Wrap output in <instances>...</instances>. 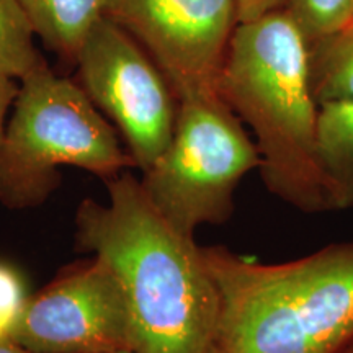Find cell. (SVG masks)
<instances>
[{
    "mask_svg": "<svg viewBox=\"0 0 353 353\" xmlns=\"http://www.w3.org/2000/svg\"><path fill=\"white\" fill-rule=\"evenodd\" d=\"M108 201L79 205L76 244L114 273L138 353H213L219 293L203 247L154 208L134 175L107 180Z\"/></svg>",
    "mask_w": 353,
    "mask_h": 353,
    "instance_id": "obj_1",
    "label": "cell"
},
{
    "mask_svg": "<svg viewBox=\"0 0 353 353\" xmlns=\"http://www.w3.org/2000/svg\"><path fill=\"white\" fill-rule=\"evenodd\" d=\"M219 293L213 353H342L353 343V242L283 263L203 247Z\"/></svg>",
    "mask_w": 353,
    "mask_h": 353,
    "instance_id": "obj_2",
    "label": "cell"
},
{
    "mask_svg": "<svg viewBox=\"0 0 353 353\" xmlns=\"http://www.w3.org/2000/svg\"><path fill=\"white\" fill-rule=\"evenodd\" d=\"M218 92L254 132L265 187L303 213H329L307 43L285 8L236 26Z\"/></svg>",
    "mask_w": 353,
    "mask_h": 353,
    "instance_id": "obj_3",
    "label": "cell"
},
{
    "mask_svg": "<svg viewBox=\"0 0 353 353\" xmlns=\"http://www.w3.org/2000/svg\"><path fill=\"white\" fill-rule=\"evenodd\" d=\"M132 165L81 85L46 64L21 79L0 145V205H43L59 188V167H77L107 182Z\"/></svg>",
    "mask_w": 353,
    "mask_h": 353,
    "instance_id": "obj_4",
    "label": "cell"
},
{
    "mask_svg": "<svg viewBox=\"0 0 353 353\" xmlns=\"http://www.w3.org/2000/svg\"><path fill=\"white\" fill-rule=\"evenodd\" d=\"M260 169L257 144L218 90L179 99L170 144L143 172L141 187L154 208L185 236L232 216L241 180Z\"/></svg>",
    "mask_w": 353,
    "mask_h": 353,
    "instance_id": "obj_5",
    "label": "cell"
},
{
    "mask_svg": "<svg viewBox=\"0 0 353 353\" xmlns=\"http://www.w3.org/2000/svg\"><path fill=\"white\" fill-rule=\"evenodd\" d=\"M76 65L81 87L120 130L136 167H152L170 144L179 110L161 68L105 15L88 32Z\"/></svg>",
    "mask_w": 353,
    "mask_h": 353,
    "instance_id": "obj_6",
    "label": "cell"
},
{
    "mask_svg": "<svg viewBox=\"0 0 353 353\" xmlns=\"http://www.w3.org/2000/svg\"><path fill=\"white\" fill-rule=\"evenodd\" d=\"M105 17L148 51L176 99L218 90L236 0H108Z\"/></svg>",
    "mask_w": 353,
    "mask_h": 353,
    "instance_id": "obj_7",
    "label": "cell"
},
{
    "mask_svg": "<svg viewBox=\"0 0 353 353\" xmlns=\"http://www.w3.org/2000/svg\"><path fill=\"white\" fill-rule=\"evenodd\" d=\"M12 341L38 353H112L131 348L121 286L100 259L70 267L30 296Z\"/></svg>",
    "mask_w": 353,
    "mask_h": 353,
    "instance_id": "obj_8",
    "label": "cell"
},
{
    "mask_svg": "<svg viewBox=\"0 0 353 353\" xmlns=\"http://www.w3.org/2000/svg\"><path fill=\"white\" fill-rule=\"evenodd\" d=\"M316 148L330 211L353 208V100L319 105Z\"/></svg>",
    "mask_w": 353,
    "mask_h": 353,
    "instance_id": "obj_9",
    "label": "cell"
},
{
    "mask_svg": "<svg viewBox=\"0 0 353 353\" xmlns=\"http://www.w3.org/2000/svg\"><path fill=\"white\" fill-rule=\"evenodd\" d=\"M37 37L61 59L76 64L88 32L105 15L108 0H20Z\"/></svg>",
    "mask_w": 353,
    "mask_h": 353,
    "instance_id": "obj_10",
    "label": "cell"
},
{
    "mask_svg": "<svg viewBox=\"0 0 353 353\" xmlns=\"http://www.w3.org/2000/svg\"><path fill=\"white\" fill-rule=\"evenodd\" d=\"M309 77L317 105L353 100V20L307 44Z\"/></svg>",
    "mask_w": 353,
    "mask_h": 353,
    "instance_id": "obj_11",
    "label": "cell"
},
{
    "mask_svg": "<svg viewBox=\"0 0 353 353\" xmlns=\"http://www.w3.org/2000/svg\"><path fill=\"white\" fill-rule=\"evenodd\" d=\"M34 28L20 0H0V76L21 79L41 68Z\"/></svg>",
    "mask_w": 353,
    "mask_h": 353,
    "instance_id": "obj_12",
    "label": "cell"
},
{
    "mask_svg": "<svg viewBox=\"0 0 353 353\" xmlns=\"http://www.w3.org/2000/svg\"><path fill=\"white\" fill-rule=\"evenodd\" d=\"M285 10L309 44L350 23L353 0H288Z\"/></svg>",
    "mask_w": 353,
    "mask_h": 353,
    "instance_id": "obj_13",
    "label": "cell"
},
{
    "mask_svg": "<svg viewBox=\"0 0 353 353\" xmlns=\"http://www.w3.org/2000/svg\"><path fill=\"white\" fill-rule=\"evenodd\" d=\"M28 299L30 294L20 272L0 262V341H12Z\"/></svg>",
    "mask_w": 353,
    "mask_h": 353,
    "instance_id": "obj_14",
    "label": "cell"
},
{
    "mask_svg": "<svg viewBox=\"0 0 353 353\" xmlns=\"http://www.w3.org/2000/svg\"><path fill=\"white\" fill-rule=\"evenodd\" d=\"M286 3L288 0H236L237 21L247 23V21L262 19L272 12L283 10Z\"/></svg>",
    "mask_w": 353,
    "mask_h": 353,
    "instance_id": "obj_15",
    "label": "cell"
},
{
    "mask_svg": "<svg viewBox=\"0 0 353 353\" xmlns=\"http://www.w3.org/2000/svg\"><path fill=\"white\" fill-rule=\"evenodd\" d=\"M17 92H19V85H17L15 79L0 76V145H2L3 132H6L7 114L12 110Z\"/></svg>",
    "mask_w": 353,
    "mask_h": 353,
    "instance_id": "obj_16",
    "label": "cell"
},
{
    "mask_svg": "<svg viewBox=\"0 0 353 353\" xmlns=\"http://www.w3.org/2000/svg\"><path fill=\"white\" fill-rule=\"evenodd\" d=\"M0 353H38L13 341H0Z\"/></svg>",
    "mask_w": 353,
    "mask_h": 353,
    "instance_id": "obj_17",
    "label": "cell"
},
{
    "mask_svg": "<svg viewBox=\"0 0 353 353\" xmlns=\"http://www.w3.org/2000/svg\"><path fill=\"white\" fill-rule=\"evenodd\" d=\"M112 353H138V352L132 350V348H121V350H117V352H112Z\"/></svg>",
    "mask_w": 353,
    "mask_h": 353,
    "instance_id": "obj_18",
    "label": "cell"
},
{
    "mask_svg": "<svg viewBox=\"0 0 353 353\" xmlns=\"http://www.w3.org/2000/svg\"><path fill=\"white\" fill-rule=\"evenodd\" d=\"M342 353H353V343H352V345H350V347H348V348H347V350H345V352H342Z\"/></svg>",
    "mask_w": 353,
    "mask_h": 353,
    "instance_id": "obj_19",
    "label": "cell"
}]
</instances>
